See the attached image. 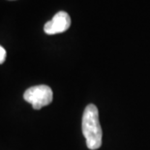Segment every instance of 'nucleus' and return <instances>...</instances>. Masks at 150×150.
Wrapping results in <instances>:
<instances>
[{"label": "nucleus", "mask_w": 150, "mask_h": 150, "mask_svg": "<svg viewBox=\"0 0 150 150\" xmlns=\"http://www.w3.org/2000/svg\"><path fill=\"white\" fill-rule=\"evenodd\" d=\"M82 134L86 139V145L90 150H96L102 145V128L99 121V111L93 104L85 108L82 115Z\"/></svg>", "instance_id": "nucleus-1"}, {"label": "nucleus", "mask_w": 150, "mask_h": 150, "mask_svg": "<svg viewBox=\"0 0 150 150\" xmlns=\"http://www.w3.org/2000/svg\"><path fill=\"white\" fill-rule=\"evenodd\" d=\"M71 25V18L66 12H58L52 21H47L44 26V31L49 35L65 32Z\"/></svg>", "instance_id": "nucleus-3"}, {"label": "nucleus", "mask_w": 150, "mask_h": 150, "mask_svg": "<svg viewBox=\"0 0 150 150\" xmlns=\"http://www.w3.org/2000/svg\"><path fill=\"white\" fill-rule=\"evenodd\" d=\"M6 55H7V53H6L5 49L3 47L0 46V64H2V63L5 62Z\"/></svg>", "instance_id": "nucleus-4"}, {"label": "nucleus", "mask_w": 150, "mask_h": 150, "mask_svg": "<svg viewBox=\"0 0 150 150\" xmlns=\"http://www.w3.org/2000/svg\"><path fill=\"white\" fill-rule=\"evenodd\" d=\"M24 100L31 104L35 110H40L52 102V90L47 85H36L28 88L23 94Z\"/></svg>", "instance_id": "nucleus-2"}]
</instances>
